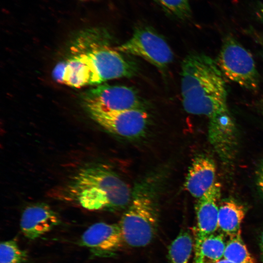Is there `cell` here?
<instances>
[{"label":"cell","instance_id":"7","mask_svg":"<svg viewBox=\"0 0 263 263\" xmlns=\"http://www.w3.org/2000/svg\"><path fill=\"white\" fill-rule=\"evenodd\" d=\"M81 99L86 111L146 110L147 106L134 89L123 85H99L83 93Z\"/></svg>","mask_w":263,"mask_h":263},{"label":"cell","instance_id":"1","mask_svg":"<svg viewBox=\"0 0 263 263\" xmlns=\"http://www.w3.org/2000/svg\"><path fill=\"white\" fill-rule=\"evenodd\" d=\"M181 93L188 113L205 115L209 121L230 112L224 76L215 60L203 53H192L184 59Z\"/></svg>","mask_w":263,"mask_h":263},{"label":"cell","instance_id":"5","mask_svg":"<svg viewBox=\"0 0 263 263\" xmlns=\"http://www.w3.org/2000/svg\"><path fill=\"white\" fill-rule=\"evenodd\" d=\"M215 61L227 79L249 91L259 88L260 76L252 55L232 37L225 38Z\"/></svg>","mask_w":263,"mask_h":263},{"label":"cell","instance_id":"9","mask_svg":"<svg viewBox=\"0 0 263 263\" xmlns=\"http://www.w3.org/2000/svg\"><path fill=\"white\" fill-rule=\"evenodd\" d=\"M124 243L119 224L98 222L90 226L82 234L80 246L89 249L93 257L114 255Z\"/></svg>","mask_w":263,"mask_h":263},{"label":"cell","instance_id":"2","mask_svg":"<svg viewBox=\"0 0 263 263\" xmlns=\"http://www.w3.org/2000/svg\"><path fill=\"white\" fill-rule=\"evenodd\" d=\"M68 197L89 210H116L127 208L132 191L109 168L99 164L79 169L66 188Z\"/></svg>","mask_w":263,"mask_h":263},{"label":"cell","instance_id":"10","mask_svg":"<svg viewBox=\"0 0 263 263\" xmlns=\"http://www.w3.org/2000/svg\"><path fill=\"white\" fill-rule=\"evenodd\" d=\"M61 223L58 214L44 203L27 206L22 212L20 227L24 236L35 240L51 231Z\"/></svg>","mask_w":263,"mask_h":263},{"label":"cell","instance_id":"16","mask_svg":"<svg viewBox=\"0 0 263 263\" xmlns=\"http://www.w3.org/2000/svg\"><path fill=\"white\" fill-rule=\"evenodd\" d=\"M241 234L229 238L223 258L234 263H256L241 238Z\"/></svg>","mask_w":263,"mask_h":263},{"label":"cell","instance_id":"18","mask_svg":"<svg viewBox=\"0 0 263 263\" xmlns=\"http://www.w3.org/2000/svg\"><path fill=\"white\" fill-rule=\"evenodd\" d=\"M27 257V252L19 246L15 240L0 243V263H24Z\"/></svg>","mask_w":263,"mask_h":263},{"label":"cell","instance_id":"21","mask_svg":"<svg viewBox=\"0 0 263 263\" xmlns=\"http://www.w3.org/2000/svg\"><path fill=\"white\" fill-rule=\"evenodd\" d=\"M260 245L261 254L262 255V257L263 258V231L262 233V234L261 236Z\"/></svg>","mask_w":263,"mask_h":263},{"label":"cell","instance_id":"14","mask_svg":"<svg viewBox=\"0 0 263 263\" xmlns=\"http://www.w3.org/2000/svg\"><path fill=\"white\" fill-rule=\"evenodd\" d=\"M226 243L221 233L195 240L194 263H216L224 256Z\"/></svg>","mask_w":263,"mask_h":263},{"label":"cell","instance_id":"15","mask_svg":"<svg viewBox=\"0 0 263 263\" xmlns=\"http://www.w3.org/2000/svg\"><path fill=\"white\" fill-rule=\"evenodd\" d=\"M193 240L187 231L179 233L169 248L170 263H188L193 248Z\"/></svg>","mask_w":263,"mask_h":263},{"label":"cell","instance_id":"17","mask_svg":"<svg viewBox=\"0 0 263 263\" xmlns=\"http://www.w3.org/2000/svg\"><path fill=\"white\" fill-rule=\"evenodd\" d=\"M169 16L175 19L184 20L190 17L191 9L189 0H153Z\"/></svg>","mask_w":263,"mask_h":263},{"label":"cell","instance_id":"20","mask_svg":"<svg viewBox=\"0 0 263 263\" xmlns=\"http://www.w3.org/2000/svg\"><path fill=\"white\" fill-rule=\"evenodd\" d=\"M255 14L258 19L263 23V3H260L257 5Z\"/></svg>","mask_w":263,"mask_h":263},{"label":"cell","instance_id":"24","mask_svg":"<svg viewBox=\"0 0 263 263\" xmlns=\"http://www.w3.org/2000/svg\"></svg>","mask_w":263,"mask_h":263},{"label":"cell","instance_id":"3","mask_svg":"<svg viewBox=\"0 0 263 263\" xmlns=\"http://www.w3.org/2000/svg\"><path fill=\"white\" fill-rule=\"evenodd\" d=\"M113 38L106 29L93 27L79 31L71 47V53L78 56L90 68L96 84L106 81L136 75L135 62L111 46Z\"/></svg>","mask_w":263,"mask_h":263},{"label":"cell","instance_id":"23","mask_svg":"<svg viewBox=\"0 0 263 263\" xmlns=\"http://www.w3.org/2000/svg\"><path fill=\"white\" fill-rule=\"evenodd\" d=\"M261 107H262V110H263V97L261 99Z\"/></svg>","mask_w":263,"mask_h":263},{"label":"cell","instance_id":"22","mask_svg":"<svg viewBox=\"0 0 263 263\" xmlns=\"http://www.w3.org/2000/svg\"><path fill=\"white\" fill-rule=\"evenodd\" d=\"M216 263H234L229 260L225 259L224 258L222 259Z\"/></svg>","mask_w":263,"mask_h":263},{"label":"cell","instance_id":"19","mask_svg":"<svg viewBox=\"0 0 263 263\" xmlns=\"http://www.w3.org/2000/svg\"><path fill=\"white\" fill-rule=\"evenodd\" d=\"M257 185L263 193V161L259 166L256 172Z\"/></svg>","mask_w":263,"mask_h":263},{"label":"cell","instance_id":"11","mask_svg":"<svg viewBox=\"0 0 263 263\" xmlns=\"http://www.w3.org/2000/svg\"><path fill=\"white\" fill-rule=\"evenodd\" d=\"M221 186L216 182L202 197L195 205L196 227L195 240L214 234L218 229V202Z\"/></svg>","mask_w":263,"mask_h":263},{"label":"cell","instance_id":"4","mask_svg":"<svg viewBox=\"0 0 263 263\" xmlns=\"http://www.w3.org/2000/svg\"><path fill=\"white\" fill-rule=\"evenodd\" d=\"M156 186L150 179L137 184L118 224L123 242L143 247L153 239L158 225Z\"/></svg>","mask_w":263,"mask_h":263},{"label":"cell","instance_id":"13","mask_svg":"<svg viewBox=\"0 0 263 263\" xmlns=\"http://www.w3.org/2000/svg\"><path fill=\"white\" fill-rule=\"evenodd\" d=\"M219 207L218 229L229 238L241 233V225L244 217V207L231 199L222 202Z\"/></svg>","mask_w":263,"mask_h":263},{"label":"cell","instance_id":"6","mask_svg":"<svg viewBox=\"0 0 263 263\" xmlns=\"http://www.w3.org/2000/svg\"><path fill=\"white\" fill-rule=\"evenodd\" d=\"M115 47L121 53L143 58L162 72L173 59V52L166 40L148 26L137 27L127 41Z\"/></svg>","mask_w":263,"mask_h":263},{"label":"cell","instance_id":"8","mask_svg":"<svg viewBox=\"0 0 263 263\" xmlns=\"http://www.w3.org/2000/svg\"><path fill=\"white\" fill-rule=\"evenodd\" d=\"M92 119L109 132L127 139H136L145 133L149 115L145 110L105 112L87 111Z\"/></svg>","mask_w":263,"mask_h":263},{"label":"cell","instance_id":"12","mask_svg":"<svg viewBox=\"0 0 263 263\" xmlns=\"http://www.w3.org/2000/svg\"><path fill=\"white\" fill-rule=\"evenodd\" d=\"M216 170L212 159L204 155L197 156L188 169L185 188L193 197L199 199L216 183Z\"/></svg>","mask_w":263,"mask_h":263}]
</instances>
